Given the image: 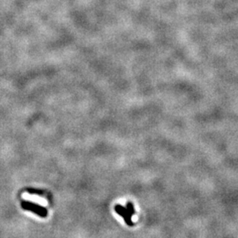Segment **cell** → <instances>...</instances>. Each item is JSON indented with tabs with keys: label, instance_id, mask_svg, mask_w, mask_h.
I'll use <instances>...</instances> for the list:
<instances>
[{
	"label": "cell",
	"instance_id": "obj_1",
	"mask_svg": "<svg viewBox=\"0 0 238 238\" xmlns=\"http://www.w3.org/2000/svg\"><path fill=\"white\" fill-rule=\"evenodd\" d=\"M23 197H24L26 199H27V200H31V201H33V202L38 203L39 205H41V206H46V205H47L46 200L43 199H41V198H40V197H38V196H35V195H29V194L25 193V194L23 195Z\"/></svg>",
	"mask_w": 238,
	"mask_h": 238
}]
</instances>
